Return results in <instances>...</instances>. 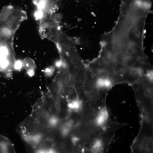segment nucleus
<instances>
[{
	"label": "nucleus",
	"mask_w": 153,
	"mask_h": 153,
	"mask_svg": "<svg viewBox=\"0 0 153 153\" xmlns=\"http://www.w3.org/2000/svg\"><path fill=\"white\" fill-rule=\"evenodd\" d=\"M119 11L113 27L101 36L99 55L93 60L113 86L125 83L148 59L143 48L146 15L127 8Z\"/></svg>",
	"instance_id": "obj_1"
},
{
	"label": "nucleus",
	"mask_w": 153,
	"mask_h": 153,
	"mask_svg": "<svg viewBox=\"0 0 153 153\" xmlns=\"http://www.w3.org/2000/svg\"><path fill=\"white\" fill-rule=\"evenodd\" d=\"M153 73V70L150 71L131 86L142 117L151 122H152Z\"/></svg>",
	"instance_id": "obj_2"
},
{
	"label": "nucleus",
	"mask_w": 153,
	"mask_h": 153,
	"mask_svg": "<svg viewBox=\"0 0 153 153\" xmlns=\"http://www.w3.org/2000/svg\"><path fill=\"white\" fill-rule=\"evenodd\" d=\"M152 123L142 118L141 129L133 141L131 149L133 152H152L153 148Z\"/></svg>",
	"instance_id": "obj_3"
},
{
	"label": "nucleus",
	"mask_w": 153,
	"mask_h": 153,
	"mask_svg": "<svg viewBox=\"0 0 153 153\" xmlns=\"http://www.w3.org/2000/svg\"><path fill=\"white\" fill-rule=\"evenodd\" d=\"M15 152L14 145L11 141L0 134V153Z\"/></svg>",
	"instance_id": "obj_4"
},
{
	"label": "nucleus",
	"mask_w": 153,
	"mask_h": 153,
	"mask_svg": "<svg viewBox=\"0 0 153 153\" xmlns=\"http://www.w3.org/2000/svg\"><path fill=\"white\" fill-rule=\"evenodd\" d=\"M72 124L69 122H66L63 125L62 130L63 135H66L70 131L72 126Z\"/></svg>",
	"instance_id": "obj_5"
},
{
	"label": "nucleus",
	"mask_w": 153,
	"mask_h": 153,
	"mask_svg": "<svg viewBox=\"0 0 153 153\" xmlns=\"http://www.w3.org/2000/svg\"><path fill=\"white\" fill-rule=\"evenodd\" d=\"M70 58L71 62L73 64H76L79 62L80 59L78 54L71 56Z\"/></svg>",
	"instance_id": "obj_6"
},
{
	"label": "nucleus",
	"mask_w": 153,
	"mask_h": 153,
	"mask_svg": "<svg viewBox=\"0 0 153 153\" xmlns=\"http://www.w3.org/2000/svg\"><path fill=\"white\" fill-rule=\"evenodd\" d=\"M59 145L61 148L64 149L66 148L67 146V143L65 141H62L60 142Z\"/></svg>",
	"instance_id": "obj_7"
},
{
	"label": "nucleus",
	"mask_w": 153,
	"mask_h": 153,
	"mask_svg": "<svg viewBox=\"0 0 153 153\" xmlns=\"http://www.w3.org/2000/svg\"><path fill=\"white\" fill-rule=\"evenodd\" d=\"M41 116L43 118L47 119L48 118L49 116V114L48 112L44 111L42 112Z\"/></svg>",
	"instance_id": "obj_8"
},
{
	"label": "nucleus",
	"mask_w": 153,
	"mask_h": 153,
	"mask_svg": "<svg viewBox=\"0 0 153 153\" xmlns=\"http://www.w3.org/2000/svg\"><path fill=\"white\" fill-rule=\"evenodd\" d=\"M56 65L58 68H60L62 67V61L61 60H59L56 61Z\"/></svg>",
	"instance_id": "obj_9"
},
{
	"label": "nucleus",
	"mask_w": 153,
	"mask_h": 153,
	"mask_svg": "<svg viewBox=\"0 0 153 153\" xmlns=\"http://www.w3.org/2000/svg\"><path fill=\"white\" fill-rule=\"evenodd\" d=\"M54 108L57 110H59L61 108V105L58 101L56 102L54 105Z\"/></svg>",
	"instance_id": "obj_10"
},
{
	"label": "nucleus",
	"mask_w": 153,
	"mask_h": 153,
	"mask_svg": "<svg viewBox=\"0 0 153 153\" xmlns=\"http://www.w3.org/2000/svg\"><path fill=\"white\" fill-rule=\"evenodd\" d=\"M78 140L79 139L78 138L74 137L72 139V142L74 144H75L76 143Z\"/></svg>",
	"instance_id": "obj_11"
},
{
	"label": "nucleus",
	"mask_w": 153,
	"mask_h": 153,
	"mask_svg": "<svg viewBox=\"0 0 153 153\" xmlns=\"http://www.w3.org/2000/svg\"><path fill=\"white\" fill-rule=\"evenodd\" d=\"M92 126V124L90 122H88L86 124V127L87 128H91Z\"/></svg>",
	"instance_id": "obj_12"
},
{
	"label": "nucleus",
	"mask_w": 153,
	"mask_h": 153,
	"mask_svg": "<svg viewBox=\"0 0 153 153\" xmlns=\"http://www.w3.org/2000/svg\"><path fill=\"white\" fill-rule=\"evenodd\" d=\"M73 93V91L71 89H69L68 90L67 93L69 95H71Z\"/></svg>",
	"instance_id": "obj_13"
},
{
	"label": "nucleus",
	"mask_w": 153,
	"mask_h": 153,
	"mask_svg": "<svg viewBox=\"0 0 153 153\" xmlns=\"http://www.w3.org/2000/svg\"><path fill=\"white\" fill-rule=\"evenodd\" d=\"M33 2H34L36 1L37 0H32Z\"/></svg>",
	"instance_id": "obj_14"
}]
</instances>
